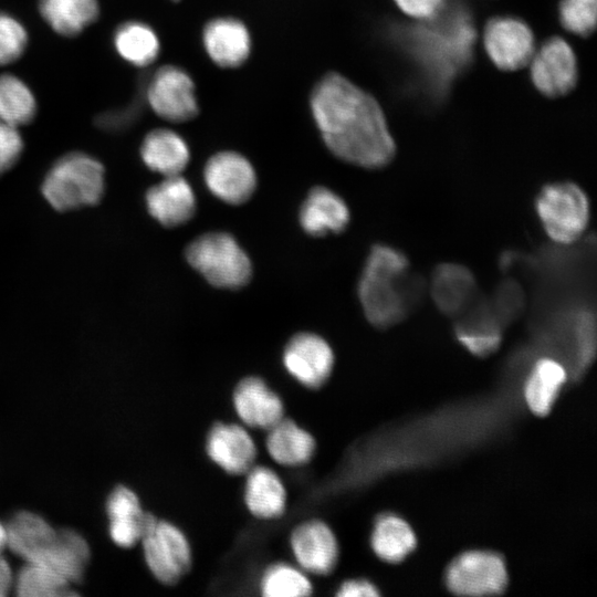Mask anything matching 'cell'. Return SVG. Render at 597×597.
Returning <instances> with one entry per match:
<instances>
[{"label": "cell", "mask_w": 597, "mask_h": 597, "mask_svg": "<svg viewBox=\"0 0 597 597\" xmlns=\"http://www.w3.org/2000/svg\"><path fill=\"white\" fill-rule=\"evenodd\" d=\"M140 155L150 170L164 177L181 175L190 159L186 140L167 128L148 133L142 143Z\"/></svg>", "instance_id": "27"}, {"label": "cell", "mask_w": 597, "mask_h": 597, "mask_svg": "<svg viewBox=\"0 0 597 597\" xmlns=\"http://www.w3.org/2000/svg\"><path fill=\"white\" fill-rule=\"evenodd\" d=\"M244 504L256 519L280 517L287 502L286 489L279 474L269 467L253 465L247 473Z\"/></svg>", "instance_id": "22"}, {"label": "cell", "mask_w": 597, "mask_h": 597, "mask_svg": "<svg viewBox=\"0 0 597 597\" xmlns=\"http://www.w3.org/2000/svg\"><path fill=\"white\" fill-rule=\"evenodd\" d=\"M206 451L224 472L245 474L256 459V444L247 427L234 422H216L208 431Z\"/></svg>", "instance_id": "15"}, {"label": "cell", "mask_w": 597, "mask_h": 597, "mask_svg": "<svg viewBox=\"0 0 597 597\" xmlns=\"http://www.w3.org/2000/svg\"><path fill=\"white\" fill-rule=\"evenodd\" d=\"M377 587L367 579H348L342 583L336 591L338 597H375Z\"/></svg>", "instance_id": "40"}, {"label": "cell", "mask_w": 597, "mask_h": 597, "mask_svg": "<svg viewBox=\"0 0 597 597\" xmlns=\"http://www.w3.org/2000/svg\"><path fill=\"white\" fill-rule=\"evenodd\" d=\"M209 57L219 66L237 67L249 56L251 38L245 25L233 18L209 21L202 33Z\"/></svg>", "instance_id": "19"}, {"label": "cell", "mask_w": 597, "mask_h": 597, "mask_svg": "<svg viewBox=\"0 0 597 597\" xmlns=\"http://www.w3.org/2000/svg\"><path fill=\"white\" fill-rule=\"evenodd\" d=\"M40 12L59 34L74 36L98 17L97 0H40Z\"/></svg>", "instance_id": "29"}, {"label": "cell", "mask_w": 597, "mask_h": 597, "mask_svg": "<svg viewBox=\"0 0 597 597\" xmlns=\"http://www.w3.org/2000/svg\"><path fill=\"white\" fill-rule=\"evenodd\" d=\"M147 567L165 585H175L190 569L191 547L184 532L146 512L140 538Z\"/></svg>", "instance_id": "7"}, {"label": "cell", "mask_w": 597, "mask_h": 597, "mask_svg": "<svg viewBox=\"0 0 597 597\" xmlns=\"http://www.w3.org/2000/svg\"><path fill=\"white\" fill-rule=\"evenodd\" d=\"M459 317L455 336L468 350L485 356L499 347L504 325L488 300H475Z\"/></svg>", "instance_id": "21"}, {"label": "cell", "mask_w": 597, "mask_h": 597, "mask_svg": "<svg viewBox=\"0 0 597 597\" xmlns=\"http://www.w3.org/2000/svg\"><path fill=\"white\" fill-rule=\"evenodd\" d=\"M149 213L165 227H178L189 221L196 211V197L189 182L181 176L165 177L146 193Z\"/></svg>", "instance_id": "17"}, {"label": "cell", "mask_w": 597, "mask_h": 597, "mask_svg": "<svg viewBox=\"0 0 597 597\" xmlns=\"http://www.w3.org/2000/svg\"><path fill=\"white\" fill-rule=\"evenodd\" d=\"M185 254L188 263L216 287L237 290L251 279L250 258L229 233H205L188 244Z\"/></svg>", "instance_id": "5"}, {"label": "cell", "mask_w": 597, "mask_h": 597, "mask_svg": "<svg viewBox=\"0 0 597 597\" xmlns=\"http://www.w3.org/2000/svg\"><path fill=\"white\" fill-rule=\"evenodd\" d=\"M559 19L569 32L583 36L590 34L596 25V0H562Z\"/></svg>", "instance_id": "35"}, {"label": "cell", "mask_w": 597, "mask_h": 597, "mask_svg": "<svg viewBox=\"0 0 597 597\" xmlns=\"http://www.w3.org/2000/svg\"><path fill=\"white\" fill-rule=\"evenodd\" d=\"M484 46L493 63L506 71L530 63L535 48L531 29L511 17L494 18L484 29Z\"/></svg>", "instance_id": "13"}, {"label": "cell", "mask_w": 597, "mask_h": 597, "mask_svg": "<svg viewBox=\"0 0 597 597\" xmlns=\"http://www.w3.org/2000/svg\"><path fill=\"white\" fill-rule=\"evenodd\" d=\"M234 411L243 426L268 430L284 417L280 396L260 377L241 379L232 394Z\"/></svg>", "instance_id": "16"}, {"label": "cell", "mask_w": 597, "mask_h": 597, "mask_svg": "<svg viewBox=\"0 0 597 597\" xmlns=\"http://www.w3.org/2000/svg\"><path fill=\"white\" fill-rule=\"evenodd\" d=\"M7 547L24 562H35L54 541L55 530L42 516L20 511L6 524Z\"/></svg>", "instance_id": "24"}, {"label": "cell", "mask_w": 597, "mask_h": 597, "mask_svg": "<svg viewBox=\"0 0 597 597\" xmlns=\"http://www.w3.org/2000/svg\"><path fill=\"white\" fill-rule=\"evenodd\" d=\"M530 63L534 85L547 96L564 95L576 84V56L570 45L561 38L547 40L534 51Z\"/></svg>", "instance_id": "12"}, {"label": "cell", "mask_w": 597, "mask_h": 597, "mask_svg": "<svg viewBox=\"0 0 597 597\" xmlns=\"http://www.w3.org/2000/svg\"><path fill=\"white\" fill-rule=\"evenodd\" d=\"M117 53L135 66L153 63L159 53V40L154 30L138 21H129L118 27L114 34Z\"/></svg>", "instance_id": "31"}, {"label": "cell", "mask_w": 597, "mask_h": 597, "mask_svg": "<svg viewBox=\"0 0 597 597\" xmlns=\"http://www.w3.org/2000/svg\"><path fill=\"white\" fill-rule=\"evenodd\" d=\"M104 190V169L93 157L73 153L59 159L48 172L42 191L59 211L96 203Z\"/></svg>", "instance_id": "4"}, {"label": "cell", "mask_w": 597, "mask_h": 597, "mask_svg": "<svg viewBox=\"0 0 597 597\" xmlns=\"http://www.w3.org/2000/svg\"><path fill=\"white\" fill-rule=\"evenodd\" d=\"M13 588L21 597L74 596L72 584L49 567L25 562L13 580Z\"/></svg>", "instance_id": "33"}, {"label": "cell", "mask_w": 597, "mask_h": 597, "mask_svg": "<svg viewBox=\"0 0 597 597\" xmlns=\"http://www.w3.org/2000/svg\"><path fill=\"white\" fill-rule=\"evenodd\" d=\"M406 254L387 244H375L358 282V298L367 321L386 328L400 323L421 296L419 279L408 274Z\"/></svg>", "instance_id": "3"}, {"label": "cell", "mask_w": 597, "mask_h": 597, "mask_svg": "<svg viewBox=\"0 0 597 597\" xmlns=\"http://www.w3.org/2000/svg\"><path fill=\"white\" fill-rule=\"evenodd\" d=\"M23 140L18 127L0 122V176L20 158Z\"/></svg>", "instance_id": "38"}, {"label": "cell", "mask_w": 597, "mask_h": 597, "mask_svg": "<svg viewBox=\"0 0 597 597\" xmlns=\"http://www.w3.org/2000/svg\"><path fill=\"white\" fill-rule=\"evenodd\" d=\"M349 219V209L343 198L322 186L308 192L300 210L303 230L315 237L342 232Z\"/></svg>", "instance_id": "20"}, {"label": "cell", "mask_w": 597, "mask_h": 597, "mask_svg": "<svg viewBox=\"0 0 597 597\" xmlns=\"http://www.w3.org/2000/svg\"><path fill=\"white\" fill-rule=\"evenodd\" d=\"M14 576L4 558H0V597L7 596L13 588Z\"/></svg>", "instance_id": "41"}, {"label": "cell", "mask_w": 597, "mask_h": 597, "mask_svg": "<svg viewBox=\"0 0 597 597\" xmlns=\"http://www.w3.org/2000/svg\"><path fill=\"white\" fill-rule=\"evenodd\" d=\"M416 536L402 519L386 514L376 520L370 545L374 553L383 561L396 563L402 561L416 546Z\"/></svg>", "instance_id": "30"}, {"label": "cell", "mask_w": 597, "mask_h": 597, "mask_svg": "<svg viewBox=\"0 0 597 597\" xmlns=\"http://www.w3.org/2000/svg\"><path fill=\"white\" fill-rule=\"evenodd\" d=\"M290 546L298 567L307 574L327 575L337 564V538L321 520H307L296 525L290 536Z\"/></svg>", "instance_id": "14"}, {"label": "cell", "mask_w": 597, "mask_h": 597, "mask_svg": "<svg viewBox=\"0 0 597 597\" xmlns=\"http://www.w3.org/2000/svg\"><path fill=\"white\" fill-rule=\"evenodd\" d=\"M422 22L405 29L401 38L427 83L441 94L469 64L475 30L469 12L459 3L443 6L434 17Z\"/></svg>", "instance_id": "2"}, {"label": "cell", "mask_w": 597, "mask_h": 597, "mask_svg": "<svg viewBox=\"0 0 597 597\" xmlns=\"http://www.w3.org/2000/svg\"><path fill=\"white\" fill-rule=\"evenodd\" d=\"M265 449L274 462L283 467H298L314 455V437L293 419L283 417L266 430Z\"/></svg>", "instance_id": "25"}, {"label": "cell", "mask_w": 597, "mask_h": 597, "mask_svg": "<svg viewBox=\"0 0 597 597\" xmlns=\"http://www.w3.org/2000/svg\"><path fill=\"white\" fill-rule=\"evenodd\" d=\"M566 378V370L559 362L538 359L525 383L524 395L531 411L538 416L548 413Z\"/></svg>", "instance_id": "28"}, {"label": "cell", "mask_w": 597, "mask_h": 597, "mask_svg": "<svg viewBox=\"0 0 597 597\" xmlns=\"http://www.w3.org/2000/svg\"><path fill=\"white\" fill-rule=\"evenodd\" d=\"M7 547V530L6 525L0 522V558L2 557V552Z\"/></svg>", "instance_id": "42"}, {"label": "cell", "mask_w": 597, "mask_h": 597, "mask_svg": "<svg viewBox=\"0 0 597 597\" xmlns=\"http://www.w3.org/2000/svg\"><path fill=\"white\" fill-rule=\"evenodd\" d=\"M311 109L327 148L368 169L388 165L395 142L377 101L346 77L331 73L314 87Z\"/></svg>", "instance_id": "1"}, {"label": "cell", "mask_w": 597, "mask_h": 597, "mask_svg": "<svg viewBox=\"0 0 597 597\" xmlns=\"http://www.w3.org/2000/svg\"><path fill=\"white\" fill-rule=\"evenodd\" d=\"M264 597H301L313 593L307 573L287 563H275L265 568L260 578Z\"/></svg>", "instance_id": "34"}, {"label": "cell", "mask_w": 597, "mask_h": 597, "mask_svg": "<svg viewBox=\"0 0 597 597\" xmlns=\"http://www.w3.org/2000/svg\"><path fill=\"white\" fill-rule=\"evenodd\" d=\"M90 556L88 544L80 533L61 528L40 558L31 563L49 567L73 585L82 582Z\"/></svg>", "instance_id": "23"}, {"label": "cell", "mask_w": 597, "mask_h": 597, "mask_svg": "<svg viewBox=\"0 0 597 597\" xmlns=\"http://www.w3.org/2000/svg\"><path fill=\"white\" fill-rule=\"evenodd\" d=\"M203 179L210 192L229 205L244 203L256 187L253 166L235 151H221L210 157L203 169Z\"/></svg>", "instance_id": "10"}, {"label": "cell", "mask_w": 597, "mask_h": 597, "mask_svg": "<svg viewBox=\"0 0 597 597\" xmlns=\"http://www.w3.org/2000/svg\"><path fill=\"white\" fill-rule=\"evenodd\" d=\"M446 579L448 588L458 595H494L506 587L507 573L499 555L472 551L459 555L449 565Z\"/></svg>", "instance_id": "8"}, {"label": "cell", "mask_w": 597, "mask_h": 597, "mask_svg": "<svg viewBox=\"0 0 597 597\" xmlns=\"http://www.w3.org/2000/svg\"><path fill=\"white\" fill-rule=\"evenodd\" d=\"M282 360L284 368L295 380L307 388L315 389L331 376L334 354L323 337L303 332L287 342Z\"/></svg>", "instance_id": "11"}, {"label": "cell", "mask_w": 597, "mask_h": 597, "mask_svg": "<svg viewBox=\"0 0 597 597\" xmlns=\"http://www.w3.org/2000/svg\"><path fill=\"white\" fill-rule=\"evenodd\" d=\"M146 97L158 116L172 123L192 119L199 112L193 81L186 71L174 65L163 66L154 73Z\"/></svg>", "instance_id": "9"}, {"label": "cell", "mask_w": 597, "mask_h": 597, "mask_svg": "<svg viewBox=\"0 0 597 597\" xmlns=\"http://www.w3.org/2000/svg\"><path fill=\"white\" fill-rule=\"evenodd\" d=\"M430 293L440 312L460 316L476 300V282L465 266L442 263L432 273Z\"/></svg>", "instance_id": "18"}, {"label": "cell", "mask_w": 597, "mask_h": 597, "mask_svg": "<svg viewBox=\"0 0 597 597\" xmlns=\"http://www.w3.org/2000/svg\"><path fill=\"white\" fill-rule=\"evenodd\" d=\"M535 210L546 234L561 244L578 240L589 221L588 198L570 181L545 185L536 196Z\"/></svg>", "instance_id": "6"}, {"label": "cell", "mask_w": 597, "mask_h": 597, "mask_svg": "<svg viewBox=\"0 0 597 597\" xmlns=\"http://www.w3.org/2000/svg\"><path fill=\"white\" fill-rule=\"evenodd\" d=\"M488 301L502 324L506 325L522 312L524 293L515 281L507 280L496 289Z\"/></svg>", "instance_id": "37"}, {"label": "cell", "mask_w": 597, "mask_h": 597, "mask_svg": "<svg viewBox=\"0 0 597 597\" xmlns=\"http://www.w3.org/2000/svg\"><path fill=\"white\" fill-rule=\"evenodd\" d=\"M106 513L109 519V535L121 547H132L140 541L146 512L137 494L118 485L107 498Z\"/></svg>", "instance_id": "26"}, {"label": "cell", "mask_w": 597, "mask_h": 597, "mask_svg": "<svg viewBox=\"0 0 597 597\" xmlns=\"http://www.w3.org/2000/svg\"><path fill=\"white\" fill-rule=\"evenodd\" d=\"M395 2L406 14L422 21L434 17L446 4L444 0H395Z\"/></svg>", "instance_id": "39"}, {"label": "cell", "mask_w": 597, "mask_h": 597, "mask_svg": "<svg viewBox=\"0 0 597 597\" xmlns=\"http://www.w3.org/2000/svg\"><path fill=\"white\" fill-rule=\"evenodd\" d=\"M36 113V101L29 86L13 74L0 75V122L20 127Z\"/></svg>", "instance_id": "32"}, {"label": "cell", "mask_w": 597, "mask_h": 597, "mask_svg": "<svg viewBox=\"0 0 597 597\" xmlns=\"http://www.w3.org/2000/svg\"><path fill=\"white\" fill-rule=\"evenodd\" d=\"M28 44L24 27L12 15L0 12V65L17 61Z\"/></svg>", "instance_id": "36"}]
</instances>
